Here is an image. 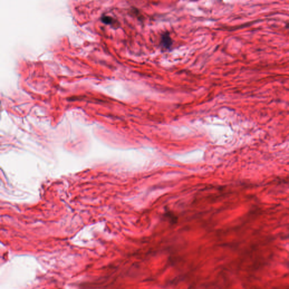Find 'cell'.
<instances>
[{"instance_id": "obj_2", "label": "cell", "mask_w": 289, "mask_h": 289, "mask_svg": "<svg viewBox=\"0 0 289 289\" xmlns=\"http://www.w3.org/2000/svg\"><path fill=\"white\" fill-rule=\"evenodd\" d=\"M102 21L104 23L108 24H112L114 22V20L110 16H104L102 18Z\"/></svg>"}, {"instance_id": "obj_1", "label": "cell", "mask_w": 289, "mask_h": 289, "mask_svg": "<svg viewBox=\"0 0 289 289\" xmlns=\"http://www.w3.org/2000/svg\"><path fill=\"white\" fill-rule=\"evenodd\" d=\"M172 44V40L171 39V37H170V35L169 33L166 32L164 33L162 35V38H161V45L166 49H168L170 48Z\"/></svg>"}]
</instances>
